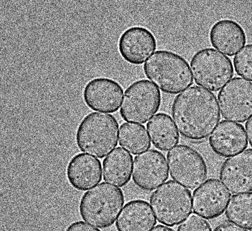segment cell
I'll use <instances>...</instances> for the list:
<instances>
[{"label":"cell","mask_w":252,"mask_h":231,"mask_svg":"<svg viewBox=\"0 0 252 231\" xmlns=\"http://www.w3.org/2000/svg\"><path fill=\"white\" fill-rule=\"evenodd\" d=\"M67 179L76 190L86 191L102 180V168L99 160L84 153H78L69 161Z\"/></svg>","instance_id":"cell-16"},{"label":"cell","mask_w":252,"mask_h":231,"mask_svg":"<svg viewBox=\"0 0 252 231\" xmlns=\"http://www.w3.org/2000/svg\"><path fill=\"white\" fill-rule=\"evenodd\" d=\"M151 231H174L173 229L169 228V227H165L163 225H158L156 227H155L151 230Z\"/></svg>","instance_id":"cell-28"},{"label":"cell","mask_w":252,"mask_h":231,"mask_svg":"<svg viewBox=\"0 0 252 231\" xmlns=\"http://www.w3.org/2000/svg\"><path fill=\"white\" fill-rule=\"evenodd\" d=\"M119 122L109 114L92 113L86 115L76 132V143L82 152L103 158L118 144Z\"/></svg>","instance_id":"cell-3"},{"label":"cell","mask_w":252,"mask_h":231,"mask_svg":"<svg viewBox=\"0 0 252 231\" xmlns=\"http://www.w3.org/2000/svg\"><path fill=\"white\" fill-rule=\"evenodd\" d=\"M246 128L248 140H249L250 145L252 147V116L246 122Z\"/></svg>","instance_id":"cell-27"},{"label":"cell","mask_w":252,"mask_h":231,"mask_svg":"<svg viewBox=\"0 0 252 231\" xmlns=\"http://www.w3.org/2000/svg\"><path fill=\"white\" fill-rule=\"evenodd\" d=\"M161 94L155 84L146 79L136 81L126 89L120 115L126 122L144 124L159 110Z\"/></svg>","instance_id":"cell-7"},{"label":"cell","mask_w":252,"mask_h":231,"mask_svg":"<svg viewBox=\"0 0 252 231\" xmlns=\"http://www.w3.org/2000/svg\"><path fill=\"white\" fill-rule=\"evenodd\" d=\"M165 156L155 149H150L134 158L132 180L139 189L152 191L168 179L169 172Z\"/></svg>","instance_id":"cell-10"},{"label":"cell","mask_w":252,"mask_h":231,"mask_svg":"<svg viewBox=\"0 0 252 231\" xmlns=\"http://www.w3.org/2000/svg\"><path fill=\"white\" fill-rule=\"evenodd\" d=\"M124 89L113 79L96 77L87 83L83 92L86 106L93 111L114 113L120 109Z\"/></svg>","instance_id":"cell-11"},{"label":"cell","mask_w":252,"mask_h":231,"mask_svg":"<svg viewBox=\"0 0 252 231\" xmlns=\"http://www.w3.org/2000/svg\"><path fill=\"white\" fill-rule=\"evenodd\" d=\"M172 116L181 136L191 141H204L220 120L217 96L196 86L176 96Z\"/></svg>","instance_id":"cell-1"},{"label":"cell","mask_w":252,"mask_h":231,"mask_svg":"<svg viewBox=\"0 0 252 231\" xmlns=\"http://www.w3.org/2000/svg\"><path fill=\"white\" fill-rule=\"evenodd\" d=\"M220 180L233 194L252 191V149L227 158L220 171Z\"/></svg>","instance_id":"cell-14"},{"label":"cell","mask_w":252,"mask_h":231,"mask_svg":"<svg viewBox=\"0 0 252 231\" xmlns=\"http://www.w3.org/2000/svg\"><path fill=\"white\" fill-rule=\"evenodd\" d=\"M230 198V193L220 181L209 179L193 193V211L206 220L219 218L225 211Z\"/></svg>","instance_id":"cell-12"},{"label":"cell","mask_w":252,"mask_h":231,"mask_svg":"<svg viewBox=\"0 0 252 231\" xmlns=\"http://www.w3.org/2000/svg\"><path fill=\"white\" fill-rule=\"evenodd\" d=\"M191 71L197 85L211 92H219L234 76L230 58L213 48H204L191 58Z\"/></svg>","instance_id":"cell-6"},{"label":"cell","mask_w":252,"mask_h":231,"mask_svg":"<svg viewBox=\"0 0 252 231\" xmlns=\"http://www.w3.org/2000/svg\"><path fill=\"white\" fill-rule=\"evenodd\" d=\"M133 157L122 147H117L103 161V180L108 183L123 187L132 175Z\"/></svg>","instance_id":"cell-19"},{"label":"cell","mask_w":252,"mask_h":231,"mask_svg":"<svg viewBox=\"0 0 252 231\" xmlns=\"http://www.w3.org/2000/svg\"><path fill=\"white\" fill-rule=\"evenodd\" d=\"M143 71L147 78L166 94H178L193 84L187 60L173 52H155L145 63Z\"/></svg>","instance_id":"cell-2"},{"label":"cell","mask_w":252,"mask_h":231,"mask_svg":"<svg viewBox=\"0 0 252 231\" xmlns=\"http://www.w3.org/2000/svg\"><path fill=\"white\" fill-rule=\"evenodd\" d=\"M210 40L222 54L232 57L246 44V31L236 21L221 20L216 22L210 31Z\"/></svg>","instance_id":"cell-17"},{"label":"cell","mask_w":252,"mask_h":231,"mask_svg":"<svg viewBox=\"0 0 252 231\" xmlns=\"http://www.w3.org/2000/svg\"><path fill=\"white\" fill-rule=\"evenodd\" d=\"M157 41L153 32L146 28L132 27L124 31L118 41L122 58L130 64L139 65L156 51Z\"/></svg>","instance_id":"cell-13"},{"label":"cell","mask_w":252,"mask_h":231,"mask_svg":"<svg viewBox=\"0 0 252 231\" xmlns=\"http://www.w3.org/2000/svg\"><path fill=\"white\" fill-rule=\"evenodd\" d=\"M212 151L220 157L229 158L243 152L248 146L244 127L239 123L222 120L209 139Z\"/></svg>","instance_id":"cell-15"},{"label":"cell","mask_w":252,"mask_h":231,"mask_svg":"<svg viewBox=\"0 0 252 231\" xmlns=\"http://www.w3.org/2000/svg\"><path fill=\"white\" fill-rule=\"evenodd\" d=\"M171 177L189 189L200 187L208 177V167L204 158L196 150L179 144L167 155Z\"/></svg>","instance_id":"cell-8"},{"label":"cell","mask_w":252,"mask_h":231,"mask_svg":"<svg viewBox=\"0 0 252 231\" xmlns=\"http://www.w3.org/2000/svg\"><path fill=\"white\" fill-rule=\"evenodd\" d=\"M150 202L157 220L167 227L180 225L192 213L190 191L175 181H168L158 188Z\"/></svg>","instance_id":"cell-5"},{"label":"cell","mask_w":252,"mask_h":231,"mask_svg":"<svg viewBox=\"0 0 252 231\" xmlns=\"http://www.w3.org/2000/svg\"><path fill=\"white\" fill-rule=\"evenodd\" d=\"M124 202L122 189L102 182L84 194L79 204V213L89 225L106 229L116 221Z\"/></svg>","instance_id":"cell-4"},{"label":"cell","mask_w":252,"mask_h":231,"mask_svg":"<svg viewBox=\"0 0 252 231\" xmlns=\"http://www.w3.org/2000/svg\"><path fill=\"white\" fill-rule=\"evenodd\" d=\"M236 72L252 82V44L247 45L234 58Z\"/></svg>","instance_id":"cell-23"},{"label":"cell","mask_w":252,"mask_h":231,"mask_svg":"<svg viewBox=\"0 0 252 231\" xmlns=\"http://www.w3.org/2000/svg\"><path fill=\"white\" fill-rule=\"evenodd\" d=\"M119 136L120 145L132 154H139L151 146L149 136L143 125L125 122L121 125Z\"/></svg>","instance_id":"cell-21"},{"label":"cell","mask_w":252,"mask_h":231,"mask_svg":"<svg viewBox=\"0 0 252 231\" xmlns=\"http://www.w3.org/2000/svg\"><path fill=\"white\" fill-rule=\"evenodd\" d=\"M65 231H101L82 221L73 222Z\"/></svg>","instance_id":"cell-25"},{"label":"cell","mask_w":252,"mask_h":231,"mask_svg":"<svg viewBox=\"0 0 252 231\" xmlns=\"http://www.w3.org/2000/svg\"><path fill=\"white\" fill-rule=\"evenodd\" d=\"M220 113L226 120L244 122L252 116V83L232 79L218 95Z\"/></svg>","instance_id":"cell-9"},{"label":"cell","mask_w":252,"mask_h":231,"mask_svg":"<svg viewBox=\"0 0 252 231\" xmlns=\"http://www.w3.org/2000/svg\"><path fill=\"white\" fill-rule=\"evenodd\" d=\"M177 231H212V229L206 220L194 214L183 222Z\"/></svg>","instance_id":"cell-24"},{"label":"cell","mask_w":252,"mask_h":231,"mask_svg":"<svg viewBox=\"0 0 252 231\" xmlns=\"http://www.w3.org/2000/svg\"><path fill=\"white\" fill-rule=\"evenodd\" d=\"M214 231H248L245 230L243 228L239 227V226L234 225L232 223H228V222H225V223L220 224L218 227H216Z\"/></svg>","instance_id":"cell-26"},{"label":"cell","mask_w":252,"mask_h":231,"mask_svg":"<svg viewBox=\"0 0 252 231\" xmlns=\"http://www.w3.org/2000/svg\"><path fill=\"white\" fill-rule=\"evenodd\" d=\"M157 220L148 202L135 200L127 202L117 219L119 231H150Z\"/></svg>","instance_id":"cell-18"},{"label":"cell","mask_w":252,"mask_h":231,"mask_svg":"<svg viewBox=\"0 0 252 231\" xmlns=\"http://www.w3.org/2000/svg\"><path fill=\"white\" fill-rule=\"evenodd\" d=\"M147 129L153 145L162 151H169L177 145L180 140L173 120L167 114L155 115L147 124Z\"/></svg>","instance_id":"cell-20"},{"label":"cell","mask_w":252,"mask_h":231,"mask_svg":"<svg viewBox=\"0 0 252 231\" xmlns=\"http://www.w3.org/2000/svg\"><path fill=\"white\" fill-rule=\"evenodd\" d=\"M225 216L232 224L252 231V192L233 196L226 208Z\"/></svg>","instance_id":"cell-22"}]
</instances>
